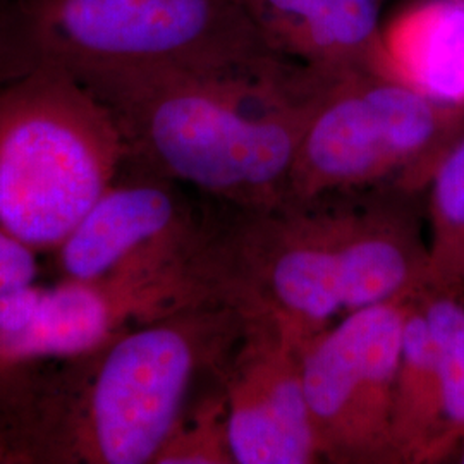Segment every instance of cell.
Segmentation results:
<instances>
[{"instance_id":"cell-7","label":"cell","mask_w":464,"mask_h":464,"mask_svg":"<svg viewBox=\"0 0 464 464\" xmlns=\"http://www.w3.org/2000/svg\"><path fill=\"white\" fill-rule=\"evenodd\" d=\"M243 329L218 370L234 463L320 461L303 382V343L264 315Z\"/></svg>"},{"instance_id":"cell-1","label":"cell","mask_w":464,"mask_h":464,"mask_svg":"<svg viewBox=\"0 0 464 464\" xmlns=\"http://www.w3.org/2000/svg\"><path fill=\"white\" fill-rule=\"evenodd\" d=\"M74 76L116 117L128 162L251 212L287 205L299 143L341 82L281 57L214 72L105 69Z\"/></svg>"},{"instance_id":"cell-12","label":"cell","mask_w":464,"mask_h":464,"mask_svg":"<svg viewBox=\"0 0 464 464\" xmlns=\"http://www.w3.org/2000/svg\"><path fill=\"white\" fill-rule=\"evenodd\" d=\"M429 284H464V133L442 155L430 181Z\"/></svg>"},{"instance_id":"cell-15","label":"cell","mask_w":464,"mask_h":464,"mask_svg":"<svg viewBox=\"0 0 464 464\" xmlns=\"http://www.w3.org/2000/svg\"><path fill=\"white\" fill-rule=\"evenodd\" d=\"M38 255L36 249L0 227V298L36 284Z\"/></svg>"},{"instance_id":"cell-11","label":"cell","mask_w":464,"mask_h":464,"mask_svg":"<svg viewBox=\"0 0 464 464\" xmlns=\"http://www.w3.org/2000/svg\"><path fill=\"white\" fill-rule=\"evenodd\" d=\"M394 463H440L454 458L449 437L444 391L430 332L418 298L408 304L398 375L391 406Z\"/></svg>"},{"instance_id":"cell-13","label":"cell","mask_w":464,"mask_h":464,"mask_svg":"<svg viewBox=\"0 0 464 464\" xmlns=\"http://www.w3.org/2000/svg\"><path fill=\"white\" fill-rule=\"evenodd\" d=\"M416 298L430 332L454 448L464 440V296L461 287L425 285ZM456 454V452H454Z\"/></svg>"},{"instance_id":"cell-2","label":"cell","mask_w":464,"mask_h":464,"mask_svg":"<svg viewBox=\"0 0 464 464\" xmlns=\"http://www.w3.org/2000/svg\"><path fill=\"white\" fill-rule=\"evenodd\" d=\"M128 162L111 109L49 63L0 83V227L53 253Z\"/></svg>"},{"instance_id":"cell-18","label":"cell","mask_w":464,"mask_h":464,"mask_svg":"<svg viewBox=\"0 0 464 464\" xmlns=\"http://www.w3.org/2000/svg\"><path fill=\"white\" fill-rule=\"evenodd\" d=\"M454 458L459 461V463H464V440L459 444V448L456 450V454H454Z\"/></svg>"},{"instance_id":"cell-8","label":"cell","mask_w":464,"mask_h":464,"mask_svg":"<svg viewBox=\"0 0 464 464\" xmlns=\"http://www.w3.org/2000/svg\"><path fill=\"white\" fill-rule=\"evenodd\" d=\"M320 214L337 258L346 314L413 298L429 284V243L399 208Z\"/></svg>"},{"instance_id":"cell-4","label":"cell","mask_w":464,"mask_h":464,"mask_svg":"<svg viewBox=\"0 0 464 464\" xmlns=\"http://www.w3.org/2000/svg\"><path fill=\"white\" fill-rule=\"evenodd\" d=\"M464 133V112L360 72L334 84L299 143L287 205L399 179L421 188Z\"/></svg>"},{"instance_id":"cell-16","label":"cell","mask_w":464,"mask_h":464,"mask_svg":"<svg viewBox=\"0 0 464 464\" xmlns=\"http://www.w3.org/2000/svg\"><path fill=\"white\" fill-rule=\"evenodd\" d=\"M34 66L21 32L17 0H0V83Z\"/></svg>"},{"instance_id":"cell-5","label":"cell","mask_w":464,"mask_h":464,"mask_svg":"<svg viewBox=\"0 0 464 464\" xmlns=\"http://www.w3.org/2000/svg\"><path fill=\"white\" fill-rule=\"evenodd\" d=\"M413 298L349 312L303 346L304 394L320 459L394 463L391 406Z\"/></svg>"},{"instance_id":"cell-17","label":"cell","mask_w":464,"mask_h":464,"mask_svg":"<svg viewBox=\"0 0 464 464\" xmlns=\"http://www.w3.org/2000/svg\"><path fill=\"white\" fill-rule=\"evenodd\" d=\"M0 464H9V448L2 433H0Z\"/></svg>"},{"instance_id":"cell-6","label":"cell","mask_w":464,"mask_h":464,"mask_svg":"<svg viewBox=\"0 0 464 464\" xmlns=\"http://www.w3.org/2000/svg\"><path fill=\"white\" fill-rule=\"evenodd\" d=\"M208 231L164 178H117L55 249L63 279L197 268Z\"/></svg>"},{"instance_id":"cell-10","label":"cell","mask_w":464,"mask_h":464,"mask_svg":"<svg viewBox=\"0 0 464 464\" xmlns=\"http://www.w3.org/2000/svg\"><path fill=\"white\" fill-rule=\"evenodd\" d=\"M372 72L464 112V0H410L382 21Z\"/></svg>"},{"instance_id":"cell-14","label":"cell","mask_w":464,"mask_h":464,"mask_svg":"<svg viewBox=\"0 0 464 464\" xmlns=\"http://www.w3.org/2000/svg\"><path fill=\"white\" fill-rule=\"evenodd\" d=\"M153 464H234L222 385L186 406Z\"/></svg>"},{"instance_id":"cell-19","label":"cell","mask_w":464,"mask_h":464,"mask_svg":"<svg viewBox=\"0 0 464 464\" xmlns=\"http://www.w3.org/2000/svg\"><path fill=\"white\" fill-rule=\"evenodd\" d=\"M461 291H463V296H464V284L461 285Z\"/></svg>"},{"instance_id":"cell-3","label":"cell","mask_w":464,"mask_h":464,"mask_svg":"<svg viewBox=\"0 0 464 464\" xmlns=\"http://www.w3.org/2000/svg\"><path fill=\"white\" fill-rule=\"evenodd\" d=\"M34 64L214 72L274 55L239 0H17Z\"/></svg>"},{"instance_id":"cell-9","label":"cell","mask_w":464,"mask_h":464,"mask_svg":"<svg viewBox=\"0 0 464 464\" xmlns=\"http://www.w3.org/2000/svg\"><path fill=\"white\" fill-rule=\"evenodd\" d=\"M268 50L344 78L372 72L382 0H239Z\"/></svg>"}]
</instances>
